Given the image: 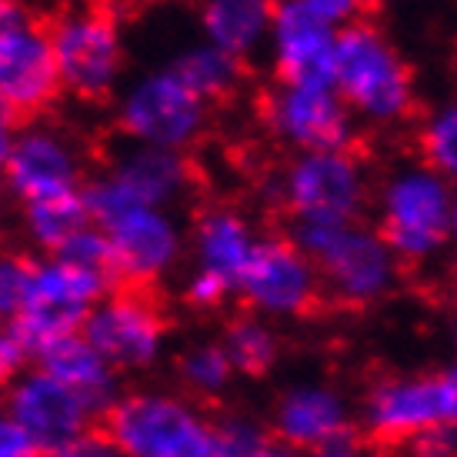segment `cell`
<instances>
[{
    "label": "cell",
    "instance_id": "cell-1",
    "mask_svg": "<svg viewBox=\"0 0 457 457\" xmlns=\"http://www.w3.org/2000/svg\"><path fill=\"white\" fill-rule=\"evenodd\" d=\"M330 87L337 90L354 120L381 128L404 120L418 101L414 71L404 61V54L370 21H351L337 27Z\"/></svg>",
    "mask_w": 457,
    "mask_h": 457
},
{
    "label": "cell",
    "instance_id": "cell-2",
    "mask_svg": "<svg viewBox=\"0 0 457 457\" xmlns=\"http://www.w3.org/2000/svg\"><path fill=\"white\" fill-rule=\"evenodd\" d=\"M294 247L318 267L320 291L344 307H370L391 297L401 280V261L391 254L378 228L354 224H291Z\"/></svg>",
    "mask_w": 457,
    "mask_h": 457
},
{
    "label": "cell",
    "instance_id": "cell-3",
    "mask_svg": "<svg viewBox=\"0 0 457 457\" xmlns=\"http://www.w3.org/2000/svg\"><path fill=\"white\" fill-rule=\"evenodd\" d=\"M457 230L454 184L424 164L397 167L378 191V234L401 264H431Z\"/></svg>",
    "mask_w": 457,
    "mask_h": 457
},
{
    "label": "cell",
    "instance_id": "cell-4",
    "mask_svg": "<svg viewBox=\"0 0 457 457\" xmlns=\"http://www.w3.org/2000/svg\"><path fill=\"white\" fill-rule=\"evenodd\" d=\"M101 428L124 457H217L214 418L170 387H130Z\"/></svg>",
    "mask_w": 457,
    "mask_h": 457
},
{
    "label": "cell",
    "instance_id": "cell-5",
    "mask_svg": "<svg viewBox=\"0 0 457 457\" xmlns=\"http://www.w3.org/2000/svg\"><path fill=\"white\" fill-rule=\"evenodd\" d=\"M111 287H117V284L107 274L67 264L54 254L30 257V280H27L24 304L4 328L11 330L17 344L27 351V357L34 361L54 341L77 334L87 311Z\"/></svg>",
    "mask_w": 457,
    "mask_h": 457
},
{
    "label": "cell",
    "instance_id": "cell-6",
    "mask_svg": "<svg viewBox=\"0 0 457 457\" xmlns=\"http://www.w3.org/2000/svg\"><path fill=\"white\" fill-rule=\"evenodd\" d=\"M57 87L84 104L107 101L124 80V34L104 4L67 7L47 24Z\"/></svg>",
    "mask_w": 457,
    "mask_h": 457
},
{
    "label": "cell",
    "instance_id": "cell-7",
    "mask_svg": "<svg viewBox=\"0 0 457 457\" xmlns=\"http://www.w3.org/2000/svg\"><path fill=\"white\" fill-rule=\"evenodd\" d=\"M191 161L180 151L130 144L111 161L107 170L84 180L80 197L87 207L90 224L107 228L111 220L130 211V207H164L170 211L191 191Z\"/></svg>",
    "mask_w": 457,
    "mask_h": 457
},
{
    "label": "cell",
    "instance_id": "cell-8",
    "mask_svg": "<svg viewBox=\"0 0 457 457\" xmlns=\"http://www.w3.org/2000/svg\"><path fill=\"white\" fill-rule=\"evenodd\" d=\"M357 411V431L378 445H407L434 428L457 420V374L454 368L391 374L370 384Z\"/></svg>",
    "mask_w": 457,
    "mask_h": 457
},
{
    "label": "cell",
    "instance_id": "cell-9",
    "mask_svg": "<svg viewBox=\"0 0 457 457\" xmlns=\"http://www.w3.org/2000/svg\"><path fill=\"white\" fill-rule=\"evenodd\" d=\"M80 334L120 378L157 370L170 347V320L164 307L147 291L120 284L90 307Z\"/></svg>",
    "mask_w": 457,
    "mask_h": 457
},
{
    "label": "cell",
    "instance_id": "cell-10",
    "mask_svg": "<svg viewBox=\"0 0 457 457\" xmlns=\"http://www.w3.org/2000/svg\"><path fill=\"white\" fill-rule=\"evenodd\" d=\"M370 197L368 170L354 151H307L278 180V201L294 224H354Z\"/></svg>",
    "mask_w": 457,
    "mask_h": 457
},
{
    "label": "cell",
    "instance_id": "cell-11",
    "mask_svg": "<svg viewBox=\"0 0 457 457\" xmlns=\"http://www.w3.org/2000/svg\"><path fill=\"white\" fill-rule=\"evenodd\" d=\"M211 107L194 97L170 67L144 71L117 94V124L134 144L187 151L204 137Z\"/></svg>",
    "mask_w": 457,
    "mask_h": 457
},
{
    "label": "cell",
    "instance_id": "cell-12",
    "mask_svg": "<svg viewBox=\"0 0 457 457\" xmlns=\"http://www.w3.org/2000/svg\"><path fill=\"white\" fill-rule=\"evenodd\" d=\"M57 94L47 21L27 0L0 4V107L17 120L37 117Z\"/></svg>",
    "mask_w": 457,
    "mask_h": 457
},
{
    "label": "cell",
    "instance_id": "cell-13",
    "mask_svg": "<svg viewBox=\"0 0 457 457\" xmlns=\"http://www.w3.org/2000/svg\"><path fill=\"white\" fill-rule=\"evenodd\" d=\"M234 297H241L247 314L270 324L297 320L318 304V267L294 247L287 234H261L244 270L234 280Z\"/></svg>",
    "mask_w": 457,
    "mask_h": 457
},
{
    "label": "cell",
    "instance_id": "cell-14",
    "mask_svg": "<svg viewBox=\"0 0 457 457\" xmlns=\"http://www.w3.org/2000/svg\"><path fill=\"white\" fill-rule=\"evenodd\" d=\"M7 197L21 204L47 201L84 187V151L67 130L47 120L17 124L7 161L0 167Z\"/></svg>",
    "mask_w": 457,
    "mask_h": 457
},
{
    "label": "cell",
    "instance_id": "cell-15",
    "mask_svg": "<svg viewBox=\"0 0 457 457\" xmlns=\"http://www.w3.org/2000/svg\"><path fill=\"white\" fill-rule=\"evenodd\" d=\"M267 134L294 154L351 151L357 120L330 84H278L261 107Z\"/></svg>",
    "mask_w": 457,
    "mask_h": 457
},
{
    "label": "cell",
    "instance_id": "cell-16",
    "mask_svg": "<svg viewBox=\"0 0 457 457\" xmlns=\"http://www.w3.org/2000/svg\"><path fill=\"white\" fill-rule=\"evenodd\" d=\"M101 230L111 241V278L120 287L147 291L161 284L187 251V234L164 207H130Z\"/></svg>",
    "mask_w": 457,
    "mask_h": 457
},
{
    "label": "cell",
    "instance_id": "cell-17",
    "mask_svg": "<svg viewBox=\"0 0 457 457\" xmlns=\"http://www.w3.org/2000/svg\"><path fill=\"white\" fill-rule=\"evenodd\" d=\"M267 428L294 454L324 451V447L354 441L361 434L354 401L337 384L318 381V378L287 384L270 404Z\"/></svg>",
    "mask_w": 457,
    "mask_h": 457
},
{
    "label": "cell",
    "instance_id": "cell-18",
    "mask_svg": "<svg viewBox=\"0 0 457 457\" xmlns=\"http://www.w3.org/2000/svg\"><path fill=\"white\" fill-rule=\"evenodd\" d=\"M334 44L337 27H330L307 0H278L267 51L278 84H330L334 80Z\"/></svg>",
    "mask_w": 457,
    "mask_h": 457
},
{
    "label": "cell",
    "instance_id": "cell-19",
    "mask_svg": "<svg viewBox=\"0 0 457 457\" xmlns=\"http://www.w3.org/2000/svg\"><path fill=\"white\" fill-rule=\"evenodd\" d=\"M4 414L30 434L44 454L64 447L77 434L97 424L90 407L71 387L54 381L51 374L37 370L34 364L4 387Z\"/></svg>",
    "mask_w": 457,
    "mask_h": 457
},
{
    "label": "cell",
    "instance_id": "cell-20",
    "mask_svg": "<svg viewBox=\"0 0 457 457\" xmlns=\"http://www.w3.org/2000/svg\"><path fill=\"white\" fill-rule=\"evenodd\" d=\"M30 364L44 370V374H51L54 381H61L64 387H71L90 407V414H94L97 424L117 404V397L128 391L124 378L117 370H111V364L84 341L80 330L54 341L51 347H44Z\"/></svg>",
    "mask_w": 457,
    "mask_h": 457
},
{
    "label": "cell",
    "instance_id": "cell-21",
    "mask_svg": "<svg viewBox=\"0 0 457 457\" xmlns=\"http://www.w3.org/2000/svg\"><path fill=\"white\" fill-rule=\"evenodd\" d=\"M257 237L261 234H257L254 224L241 211L224 207V204L204 207L191 230L194 267L220 274L224 280L234 284L237 274L244 270V264H247L251 251H254Z\"/></svg>",
    "mask_w": 457,
    "mask_h": 457
},
{
    "label": "cell",
    "instance_id": "cell-22",
    "mask_svg": "<svg viewBox=\"0 0 457 457\" xmlns=\"http://www.w3.org/2000/svg\"><path fill=\"white\" fill-rule=\"evenodd\" d=\"M278 0H201V34L230 57H251L267 44Z\"/></svg>",
    "mask_w": 457,
    "mask_h": 457
},
{
    "label": "cell",
    "instance_id": "cell-23",
    "mask_svg": "<svg viewBox=\"0 0 457 457\" xmlns=\"http://www.w3.org/2000/svg\"><path fill=\"white\" fill-rule=\"evenodd\" d=\"M217 344L228 357L234 378H244V381L267 378L280 364V351H284L278 328L264 318H254V314L230 318L220 330Z\"/></svg>",
    "mask_w": 457,
    "mask_h": 457
},
{
    "label": "cell",
    "instance_id": "cell-24",
    "mask_svg": "<svg viewBox=\"0 0 457 457\" xmlns=\"http://www.w3.org/2000/svg\"><path fill=\"white\" fill-rule=\"evenodd\" d=\"M170 71L178 74V80L191 90L194 97H201L207 107L214 101H224L230 97L237 84H241L244 64L230 54L217 51L214 44H194L187 51H180L174 61H170Z\"/></svg>",
    "mask_w": 457,
    "mask_h": 457
},
{
    "label": "cell",
    "instance_id": "cell-25",
    "mask_svg": "<svg viewBox=\"0 0 457 457\" xmlns=\"http://www.w3.org/2000/svg\"><path fill=\"white\" fill-rule=\"evenodd\" d=\"M90 224L87 207L80 191L61 194V197H47V201L21 204V228L24 237L30 241L34 251H40V257L57 254L67 244L71 234Z\"/></svg>",
    "mask_w": 457,
    "mask_h": 457
},
{
    "label": "cell",
    "instance_id": "cell-26",
    "mask_svg": "<svg viewBox=\"0 0 457 457\" xmlns=\"http://www.w3.org/2000/svg\"><path fill=\"white\" fill-rule=\"evenodd\" d=\"M174 370H178L180 394L197 401V404L201 401L204 404L224 401L230 394V387H234V381H237L217 341L187 344L178 354V361H174Z\"/></svg>",
    "mask_w": 457,
    "mask_h": 457
},
{
    "label": "cell",
    "instance_id": "cell-27",
    "mask_svg": "<svg viewBox=\"0 0 457 457\" xmlns=\"http://www.w3.org/2000/svg\"><path fill=\"white\" fill-rule=\"evenodd\" d=\"M214 451L217 457H301L280 445L264 418L237 407L214 418Z\"/></svg>",
    "mask_w": 457,
    "mask_h": 457
},
{
    "label": "cell",
    "instance_id": "cell-28",
    "mask_svg": "<svg viewBox=\"0 0 457 457\" xmlns=\"http://www.w3.org/2000/svg\"><path fill=\"white\" fill-rule=\"evenodd\" d=\"M420 154H424V167L437 170L441 178H454L457 174V107L454 104H441L434 107L424 128H420Z\"/></svg>",
    "mask_w": 457,
    "mask_h": 457
},
{
    "label": "cell",
    "instance_id": "cell-29",
    "mask_svg": "<svg viewBox=\"0 0 457 457\" xmlns=\"http://www.w3.org/2000/svg\"><path fill=\"white\" fill-rule=\"evenodd\" d=\"M54 257H61V261H67V264L87 267V270H97V274H107V278H111V241H107V234H104L97 224H84L77 234H71L67 244Z\"/></svg>",
    "mask_w": 457,
    "mask_h": 457
},
{
    "label": "cell",
    "instance_id": "cell-30",
    "mask_svg": "<svg viewBox=\"0 0 457 457\" xmlns=\"http://www.w3.org/2000/svg\"><path fill=\"white\" fill-rule=\"evenodd\" d=\"M27 280H30V257L0 247V320L4 324L24 304Z\"/></svg>",
    "mask_w": 457,
    "mask_h": 457
},
{
    "label": "cell",
    "instance_id": "cell-31",
    "mask_svg": "<svg viewBox=\"0 0 457 457\" xmlns=\"http://www.w3.org/2000/svg\"><path fill=\"white\" fill-rule=\"evenodd\" d=\"M180 297H184V304L194 307V311L211 314V311H220V307L234 297V284L224 280L220 274H211V270L194 267L191 274H187V280H184V287H180Z\"/></svg>",
    "mask_w": 457,
    "mask_h": 457
},
{
    "label": "cell",
    "instance_id": "cell-32",
    "mask_svg": "<svg viewBox=\"0 0 457 457\" xmlns=\"http://www.w3.org/2000/svg\"><path fill=\"white\" fill-rule=\"evenodd\" d=\"M44 457H124V454L117 451V445L107 437V431H104L101 424H94L84 434H77L74 441H67L64 447H57V451H51V454Z\"/></svg>",
    "mask_w": 457,
    "mask_h": 457
},
{
    "label": "cell",
    "instance_id": "cell-33",
    "mask_svg": "<svg viewBox=\"0 0 457 457\" xmlns=\"http://www.w3.org/2000/svg\"><path fill=\"white\" fill-rule=\"evenodd\" d=\"M407 457H457V428H434L407 441Z\"/></svg>",
    "mask_w": 457,
    "mask_h": 457
},
{
    "label": "cell",
    "instance_id": "cell-34",
    "mask_svg": "<svg viewBox=\"0 0 457 457\" xmlns=\"http://www.w3.org/2000/svg\"><path fill=\"white\" fill-rule=\"evenodd\" d=\"M27 368H30L27 351L17 344V337H13L11 330L0 324V391H4L7 384L17 381V374H24Z\"/></svg>",
    "mask_w": 457,
    "mask_h": 457
},
{
    "label": "cell",
    "instance_id": "cell-35",
    "mask_svg": "<svg viewBox=\"0 0 457 457\" xmlns=\"http://www.w3.org/2000/svg\"><path fill=\"white\" fill-rule=\"evenodd\" d=\"M0 457H44V451L34 445V437L21 424L0 414Z\"/></svg>",
    "mask_w": 457,
    "mask_h": 457
},
{
    "label": "cell",
    "instance_id": "cell-36",
    "mask_svg": "<svg viewBox=\"0 0 457 457\" xmlns=\"http://www.w3.org/2000/svg\"><path fill=\"white\" fill-rule=\"evenodd\" d=\"M301 457H370V454L361 447V437H354V441H344V445L324 447V451H311V454H301Z\"/></svg>",
    "mask_w": 457,
    "mask_h": 457
},
{
    "label": "cell",
    "instance_id": "cell-37",
    "mask_svg": "<svg viewBox=\"0 0 457 457\" xmlns=\"http://www.w3.org/2000/svg\"><path fill=\"white\" fill-rule=\"evenodd\" d=\"M13 130H17V117L7 111V107H0V167L7 161V151H11V140H13Z\"/></svg>",
    "mask_w": 457,
    "mask_h": 457
},
{
    "label": "cell",
    "instance_id": "cell-38",
    "mask_svg": "<svg viewBox=\"0 0 457 457\" xmlns=\"http://www.w3.org/2000/svg\"><path fill=\"white\" fill-rule=\"evenodd\" d=\"M117 7H130V11H137V7H147V4H154V0H114Z\"/></svg>",
    "mask_w": 457,
    "mask_h": 457
},
{
    "label": "cell",
    "instance_id": "cell-39",
    "mask_svg": "<svg viewBox=\"0 0 457 457\" xmlns=\"http://www.w3.org/2000/svg\"><path fill=\"white\" fill-rule=\"evenodd\" d=\"M4 211H7V191H4V184H0V220H4Z\"/></svg>",
    "mask_w": 457,
    "mask_h": 457
},
{
    "label": "cell",
    "instance_id": "cell-40",
    "mask_svg": "<svg viewBox=\"0 0 457 457\" xmlns=\"http://www.w3.org/2000/svg\"><path fill=\"white\" fill-rule=\"evenodd\" d=\"M67 7H80V4H101V0H64Z\"/></svg>",
    "mask_w": 457,
    "mask_h": 457
},
{
    "label": "cell",
    "instance_id": "cell-41",
    "mask_svg": "<svg viewBox=\"0 0 457 457\" xmlns=\"http://www.w3.org/2000/svg\"><path fill=\"white\" fill-rule=\"evenodd\" d=\"M0 414H4V391H0Z\"/></svg>",
    "mask_w": 457,
    "mask_h": 457
},
{
    "label": "cell",
    "instance_id": "cell-42",
    "mask_svg": "<svg viewBox=\"0 0 457 457\" xmlns=\"http://www.w3.org/2000/svg\"><path fill=\"white\" fill-rule=\"evenodd\" d=\"M368 4H374V0H361V7H368Z\"/></svg>",
    "mask_w": 457,
    "mask_h": 457
},
{
    "label": "cell",
    "instance_id": "cell-43",
    "mask_svg": "<svg viewBox=\"0 0 457 457\" xmlns=\"http://www.w3.org/2000/svg\"><path fill=\"white\" fill-rule=\"evenodd\" d=\"M0 4H7V0H0Z\"/></svg>",
    "mask_w": 457,
    "mask_h": 457
},
{
    "label": "cell",
    "instance_id": "cell-44",
    "mask_svg": "<svg viewBox=\"0 0 457 457\" xmlns=\"http://www.w3.org/2000/svg\"><path fill=\"white\" fill-rule=\"evenodd\" d=\"M0 324H4V320H0Z\"/></svg>",
    "mask_w": 457,
    "mask_h": 457
}]
</instances>
